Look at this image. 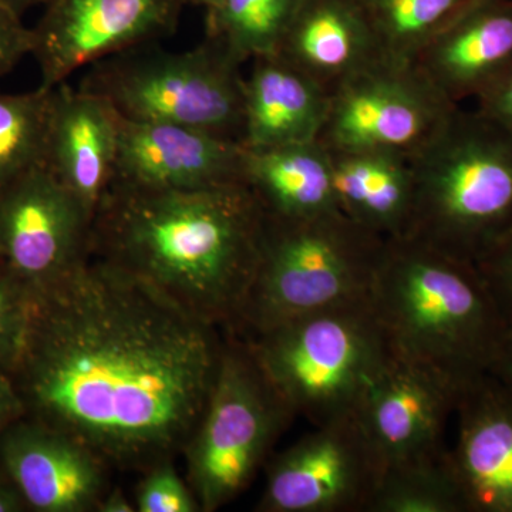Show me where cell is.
<instances>
[{"mask_svg":"<svg viewBox=\"0 0 512 512\" xmlns=\"http://www.w3.org/2000/svg\"><path fill=\"white\" fill-rule=\"evenodd\" d=\"M13 382L26 416L82 441L113 470L183 454L227 332L90 255L45 291Z\"/></svg>","mask_w":512,"mask_h":512,"instance_id":"6da1fadb","label":"cell"},{"mask_svg":"<svg viewBox=\"0 0 512 512\" xmlns=\"http://www.w3.org/2000/svg\"><path fill=\"white\" fill-rule=\"evenodd\" d=\"M265 212L245 183L156 191L111 185L90 255L234 332L254 282Z\"/></svg>","mask_w":512,"mask_h":512,"instance_id":"7a4b0ae2","label":"cell"},{"mask_svg":"<svg viewBox=\"0 0 512 512\" xmlns=\"http://www.w3.org/2000/svg\"><path fill=\"white\" fill-rule=\"evenodd\" d=\"M370 301L390 352L461 387L490 372L507 332L477 266L416 239H386Z\"/></svg>","mask_w":512,"mask_h":512,"instance_id":"3957f363","label":"cell"},{"mask_svg":"<svg viewBox=\"0 0 512 512\" xmlns=\"http://www.w3.org/2000/svg\"><path fill=\"white\" fill-rule=\"evenodd\" d=\"M410 161L406 237L476 265L512 229L511 131L460 106Z\"/></svg>","mask_w":512,"mask_h":512,"instance_id":"277c9868","label":"cell"},{"mask_svg":"<svg viewBox=\"0 0 512 512\" xmlns=\"http://www.w3.org/2000/svg\"><path fill=\"white\" fill-rule=\"evenodd\" d=\"M384 242L342 211L298 220L265 215L258 268L232 335L247 338L366 298Z\"/></svg>","mask_w":512,"mask_h":512,"instance_id":"5b68a950","label":"cell"},{"mask_svg":"<svg viewBox=\"0 0 512 512\" xmlns=\"http://www.w3.org/2000/svg\"><path fill=\"white\" fill-rule=\"evenodd\" d=\"M241 339L293 414L315 426L355 413L392 357L370 295Z\"/></svg>","mask_w":512,"mask_h":512,"instance_id":"8992f818","label":"cell"},{"mask_svg":"<svg viewBox=\"0 0 512 512\" xmlns=\"http://www.w3.org/2000/svg\"><path fill=\"white\" fill-rule=\"evenodd\" d=\"M242 63L205 39L187 52L143 45L87 67L79 89L99 96L128 121L177 124L241 143Z\"/></svg>","mask_w":512,"mask_h":512,"instance_id":"52a82bcc","label":"cell"},{"mask_svg":"<svg viewBox=\"0 0 512 512\" xmlns=\"http://www.w3.org/2000/svg\"><path fill=\"white\" fill-rule=\"evenodd\" d=\"M295 417L247 343L227 333L207 406L183 451L201 511H218L244 493Z\"/></svg>","mask_w":512,"mask_h":512,"instance_id":"ba28073f","label":"cell"},{"mask_svg":"<svg viewBox=\"0 0 512 512\" xmlns=\"http://www.w3.org/2000/svg\"><path fill=\"white\" fill-rule=\"evenodd\" d=\"M410 63L380 59L336 87L319 143L329 151L416 156L456 111Z\"/></svg>","mask_w":512,"mask_h":512,"instance_id":"9c48e42d","label":"cell"},{"mask_svg":"<svg viewBox=\"0 0 512 512\" xmlns=\"http://www.w3.org/2000/svg\"><path fill=\"white\" fill-rule=\"evenodd\" d=\"M382 470L356 412L316 426L266 468L256 510L367 512Z\"/></svg>","mask_w":512,"mask_h":512,"instance_id":"30bf717a","label":"cell"},{"mask_svg":"<svg viewBox=\"0 0 512 512\" xmlns=\"http://www.w3.org/2000/svg\"><path fill=\"white\" fill-rule=\"evenodd\" d=\"M93 217L45 164L0 188V265L33 293L90 256Z\"/></svg>","mask_w":512,"mask_h":512,"instance_id":"8fae6325","label":"cell"},{"mask_svg":"<svg viewBox=\"0 0 512 512\" xmlns=\"http://www.w3.org/2000/svg\"><path fill=\"white\" fill-rule=\"evenodd\" d=\"M190 0H47L32 29L40 87L53 89L73 73L133 47L173 35Z\"/></svg>","mask_w":512,"mask_h":512,"instance_id":"7c38bea8","label":"cell"},{"mask_svg":"<svg viewBox=\"0 0 512 512\" xmlns=\"http://www.w3.org/2000/svg\"><path fill=\"white\" fill-rule=\"evenodd\" d=\"M456 400L450 384L392 355L356 409L382 474L446 453L444 430Z\"/></svg>","mask_w":512,"mask_h":512,"instance_id":"4fadbf2b","label":"cell"},{"mask_svg":"<svg viewBox=\"0 0 512 512\" xmlns=\"http://www.w3.org/2000/svg\"><path fill=\"white\" fill-rule=\"evenodd\" d=\"M0 466L39 512L99 511L111 488L113 468L96 451L28 416L0 437Z\"/></svg>","mask_w":512,"mask_h":512,"instance_id":"5bb4252c","label":"cell"},{"mask_svg":"<svg viewBox=\"0 0 512 512\" xmlns=\"http://www.w3.org/2000/svg\"><path fill=\"white\" fill-rule=\"evenodd\" d=\"M245 147L234 138L120 117L113 185L137 190H205L244 183Z\"/></svg>","mask_w":512,"mask_h":512,"instance_id":"9a60e30c","label":"cell"},{"mask_svg":"<svg viewBox=\"0 0 512 512\" xmlns=\"http://www.w3.org/2000/svg\"><path fill=\"white\" fill-rule=\"evenodd\" d=\"M412 64L451 103L477 100L512 72V0H470Z\"/></svg>","mask_w":512,"mask_h":512,"instance_id":"2e32d148","label":"cell"},{"mask_svg":"<svg viewBox=\"0 0 512 512\" xmlns=\"http://www.w3.org/2000/svg\"><path fill=\"white\" fill-rule=\"evenodd\" d=\"M447 450L467 512H512V390L490 373L461 387Z\"/></svg>","mask_w":512,"mask_h":512,"instance_id":"e0dca14e","label":"cell"},{"mask_svg":"<svg viewBox=\"0 0 512 512\" xmlns=\"http://www.w3.org/2000/svg\"><path fill=\"white\" fill-rule=\"evenodd\" d=\"M119 133L120 116L106 100L66 82L53 87L43 164L93 221L116 175Z\"/></svg>","mask_w":512,"mask_h":512,"instance_id":"ac0fdd59","label":"cell"},{"mask_svg":"<svg viewBox=\"0 0 512 512\" xmlns=\"http://www.w3.org/2000/svg\"><path fill=\"white\" fill-rule=\"evenodd\" d=\"M275 55L329 93L383 59L357 0H303Z\"/></svg>","mask_w":512,"mask_h":512,"instance_id":"d6986e66","label":"cell"},{"mask_svg":"<svg viewBox=\"0 0 512 512\" xmlns=\"http://www.w3.org/2000/svg\"><path fill=\"white\" fill-rule=\"evenodd\" d=\"M245 76L242 146L261 150L318 141L330 93L278 55L256 57Z\"/></svg>","mask_w":512,"mask_h":512,"instance_id":"ffe728a7","label":"cell"},{"mask_svg":"<svg viewBox=\"0 0 512 512\" xmlns=\"http://www.w3.org/2000/svg\"><path fill=\"white\" fill-rule=\"evenodd\" d=\"M329 156L339 210L383 239L406 237L414 207L410 158L379 151H329Z\"/></svg>","mask_w":512,"mask_h":512,"instance_id":"44dd1931","label":"cell"},{"mask_svg":"<svg viewBox=\"0 0 512 512\" xmlns=\"http://www.w3.org/2000/svg\"><path fill=\"white\" fill-rule=\"evenodd\" d=\"M244 183L268 217L298 220L340 211L332 160L319 141L245 148Z\"/></svg>","mask_w":512,"mask_h":512,"instance_id":"7402d4cb","label":"cell"},{"mask_svg":"<svg viewBox=\"0 0 512 512\" xmlns=\"http://www.w3.org/2000/svg\"><path fill=\"white\" fill-rule=\"evenodd\" d=\"M303 0H212L205 6V39L244 64L275 55Z\"/></svg>","mask_w":512,"mask_h":512,"instance_id":"603a6c76","label":"cell"},{"mask_svg":"<svg viewBox=\"0 0 512 512\" xmlns=\"http://www.w3.org/2000/svg\"><path fill=\"white\" fill-rule=\"evenodd\" d=\"M384 59L413 63L429 42L470 0H357Z\"/></svg>","mask_w":512,"mask_h":512,"instance_id":"cb8c5ba5","label":"cell"},{"mask_svg":"<svg viewBox=\"0 0 512 512\" xmlns=\"http://www.w3.org/2000/svg\"><path fill=\"white\" fill-rule=\"evenodd\" d=\"M367 512H467L447 451L384 471Z\"/></svg>","mask_w":512,"mask_h":512,"instance_id":"d4e9b609","label":"cell"},{"mask_svg":"<svg viewBox=\"0 0 512 512\" xmlns=\"http://www.w3.org/2000/svg\"><path fill=\"white\" fill-rule=\"evenodd\" d=\"M52 90L0 93V188L43 164Z\"/></svg>","mask_w":512,"mask_h":512,"instance_id":"484cf974","label":"cell"},{"mask_svg":"<svg viewBox=\"0 0 512 512\" xmlns=\"http://www.w3.org/2000/svg\"><path fill=\"white\" fill-rule=\"evenodd\" d=\"M35 296L0 265V372H15L23 350L32 319Z\"/></svg>","mask_w":512,"mask_h":512,"instance_id":"4316f807","label":"cell"},{"mask_svg":"<svg viewBox=\"0 0 512 512\" xmlns=\"http://www.w3.org/2000/svg\"><path fill=\"white\" fill-rule=\"evenodd\" d=\"M137 512H200L190 484L178 474L173 460L144 471L134 497Z\"/></svg>","mask_w":512,"mask_h":512,"instance_id":"83f0119b","label":"cell"},{"mask_svg":"<svg viewBox=\"0 0 512 512\" xmlns=\"http://www.w3.org/2000/svg\"><path fill=\"white\" fill-rule=\"evenodd\" d=\"M476 266L505 322L512 326V229Z\"/></svg>","mask_w":512,"mask_h":512,"instance_id":"f1b7e54d","label":"cell"},{"mask_svg":"<svg viewBox=\"0 0 512 512\" xmlns=\"http://www.w3.org/2000/svg\"><path fill=\"white\" fill-rule=\"evenodd\" d=\"M32 43V29L23 25L22 16L0 5V76L32 53Z\"/></svg>","mask_w":512,"mask_h":512,"instance_id":"f546056e","label":"cell"},{"mask_svg":"<svg viewBox=\"0 0 512 512\" xmlns=\"http://www.w3.org/2000/svg\"><path fill=\"white\" fill-rule=\"evenodd\" d=\"M478 111L512 133V72L476 100Z\"/></svg>","mask_w":512,"mask_h":512,"instance_id":"4dcf8cb0","label":"cell"},{"mask_svg":"<svg viewBox=\"0 0 512 512\" xmlns=\"http://www.w3.org/2000/svg\"><path fill=\"white\" fill-rule=\"evenodd\" d=\"M26 416V407L9 373L0 372V437L15 421Z\"/></svg>","mask_w":512,"mask_h":512,"instance_id":"1f68e13d","label":"cell"},{"mask_svg":"<svg viewBox=\"0 0 512 512\" xmlns=\"http://www.w3.org/2000/svg\"><path fill=\"white\" fill-rule=\"evenodd\" d=\"M488 373L512 390V326H508L503 343Z\"/></svg>","mask_w":512,"mask_h":512,"instance_id":"d6a6232c","label":"cell"},{"mask_svg":"<svg viewBox=\"0 0 512 512\" xmlns=\"http://www.w3.org/2000/svg\"><path fill=\"white\" fill-rule=\"evenodd\" d=\"M18 488L10 481L8 474L0 470V512H18L25 507Z\"/></svg>","mask_w":512,"mask_h":512,"instance_id":"836d02e7","label":"cell"},{"mask_svg":"<svg viewBox=\"0 0 512 512\" xmlns=\"http://www.w3.org/2000/svg\"><path fill=\"white\" fill-rule=\"evenodd\" d=\"M136 504L128 500L124 491L120 488H110L109 493L101 501L99 512H134Z\"/></svg>","mask_w":512,"mask_h":512,"instance_id":"e575fe53","label":"cell"},{"mask_svg":"<svg viewBox=\"0 0 512 512\" xmlns=\"http://www.w3.org/2000/svg\"><path fill=\"white\" fill-rule=\"evenodd\" d=\"M47 0H0V5L6 6L18 15L23 16V13L35 6L46 5Z\"/></svg>","mask_w":512,"mask_h":512,"instance_id":"d590c367","label":"cell"},{"mask_svg":"<svg viewBox=\"0 0 512 512\" xmlns=\"http://www.w3.org/2000/svg\"><path fill=\"white\" fill-rule=\"evenodd\" d=\"M212 0H190V3H194V5H200L202 8H205V6L208 5V3H211Z\"/></svg>","mask_w":512,"mask_h":512,"instance_id":"8d00e7d4","label":"cell"}]
</instances>
